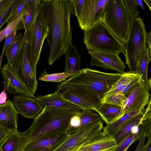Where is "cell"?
Returning a JSON list of instances; mask_svg holds the SVG:
<instances>
[{
    "mask_svg": "<svg viewBox=\"0 0 151 151\" xmlns=\"http://www.w3.org/2000/svg\"><path fill=\"white\" fill-rule=\"evenodd\" d=\"M137 5L140 6L143 9L145 10V8L143 4L142 1L140 0H134Z\"/></svg>",
    "mask_w": 151,
    "mask_h": 151,
    "instance_id": "43",
    "label": "cell"
},
{
    "mask_svg": "<svg viewBox=\"0 0 151 151\" xmlns=\"http://www.w3.org/2000/svg\"><path fill=\"white\" fill-rule=\"evenodd\" d=\"M123 1L131 19L132 20L138 17V7L134 0H124Z\"/></svg>",
    "mask_w": 151,
    "mask_h": 151,
    "instance_id": "35",
    "label": "cell"
},
{
    "mask_svg": "<svg viewBox=\"0 0 151 151\" xmlns=\"http://www.w3.org/2000/svg\"><path fill=\"white\" fill-rule=\"evenodd\" d=\"M150 61L147 56V47L146 45L138 65L137 74L140 76L141 79L148 88L147 70L148 65Z\"/></svg>",
    "mask_w": 151,
    "mask_h": 151,
    "instance_id": "30",
    "label": "cell"
},
{
    "mask_svg": "<svg viewBox=\"0 0 151 151\" xmlns=\"http://www.w3.org/2000/svg\"><path fill=\"white\" fill-rule=\"evenodd\" d=\"M147 137V135L146 134L139 139V144L135 151H143L145 140Z\"/></svg>",
    "mask_w": 151,
    "mask_h": 151,
    "instance_id": "40",
    "label": "cell"
},
{
    "mask_svg": "<svg viewBox=\"0 0 151 151\" xmlns=\"http://www.w3.org/2000/svg\"><path fill=\"white\" fill-rule=\"evenodd\" d=\"M12 101L18 113L24 118L35 119L43 109L35 98L30 97L22 94H14Z\"/></svg>",
    "mask_w": 151,
    "mask_h": 151,
    "instance_id": "15",
    "label": "cell"
},
{
    "mask_svg": "<svg viewBox=\"0 0 151 151\" xmlns=\"http://www.w3.org/2000/svg\"><path fill=\"white\" fill-rule=\"evenodd\" d=\"M138 75L130 73L128 71L122 74L119 79L112 86L109 90L104 95L103 97L120 92L127 84Z\"/></svg>",
    "mask_w": 151,
    "mask_h": 151,
    "instance_id": "27",
    "label": "cell"
},
{
    "mask_svg": "<svg viewBox=\"0 0 151 151\" xmlns=\"http://www.w3.org/2000/svg\"><path fill=\"white\" fill-rule=\"evenodd\" d=\"M129 147H127L124 151H126L127 150V149H128V148Z\"/></svg>",
    "mask_w": 151,
    "mask_h": 151,
    "instance_id": "48",
    "label": "cell"
},
{
    "mask_svg": "<svg viewBox=\"0 0 151 151\" xmlns=\"http://www.w3.org/2000/svg\"><path fill=\"white\" fill-rule=\"evenodd\" d=\"M96 111L106 124L114 122L123 114L121 108L106 103H102Z\"/></svg>",
    "mask_w": 151,
    "mask_h": 151,
    "instance_id": "23",
    "label": "cell"
},
{
    "mask_svg": "<svg viewBox=\"0 0 151 151\" xmlns=\"http://www.w3.org/2000/svg\"><path fill=\"white\" fill-rule=\"evenodd\" d=\"M143 1L149 7L150 10H151V0H143Z\"/></svg>",
    "mask_w": 151,
    "mask_h": 151,
    "instance_id": "44",
    "label": "cell"
},
{
    "mask_svg": "<svg viewBox=\"0 0 151 151\" xmlns=\"http://www.w3.org/2000/svg\"><path fill=\"white\" fill-rule=\"evenodd\" d=\"M30 0H22L12 14L7 22V25L10 24L21 14L26 5L31 1Z\"/></svg>",
    "mask_w": 151,
    "mask_h": 151,
    "instance_id": "36",
    "label": "cell"
},
{
    "mask_svg": "<svg viewBox=\"0 0 151 151\" xmlns=\"http://www.w3.org/2000/svg\"><path fill=\"white\" fill-rule=\"evenodd\" d=\"M124 94L119 92L111 95L105 96L101 99V103H106L122 108L126 100Z\"/></svg>",
    "mask_w": 151,
    "mask_h": 151,
    "instance_id": "33",
    "label": "cell"
},
{
    "mask_svg": "<svg viewBox=\"0 0 151 151\" xmlns=\"http://www.w3.org/2000/svg\"><path fill=\"white\" fill-rule=\"evenodd\" d=\"M12 0H2L0 2V14L9 5Z\"/></svg>",
    "mask_w": 151,
    "mask_h": 151,
    "instance_id": "41",
    "label": "cell"
},
{
    "mask_svg": "<svg viewBox=\"0 0 151 151\" xmlns=\"http://www.w3.org/2000/svg\"><path fill=\"white\" fill-rule=\"evenodd\" d=\"M140 78V76L138 75L127 84L120 92L125 95V96L127 95L135 87Z\"/></svg>",
    "mask_w": 151,
    "mask_h": 151,
    "instance_id": "37",
    "label": "cell"
},
{
    "mask_svg": "<svg viewBox=\"0 0 151 151\" xmlns=\"http://www.w3.org/2000/svg\"><path fill=\"white\" fill-rule=\"evenodd\" d=\"M27 141L24 132L12 131L0 145V149L1 151H21Z\"/></svg>",
    "mask_w": 151,
    "mask_h": 151,
    "instance_id": "20",
    "label": "cell"
},
{
    "mask_svg": "<svg viewBox=\"0 0 151 151\" xmlns=\"http://www.w3.org/2000/svg\"><path fill=\"white\" fill-rule=\"evenodd\" d=\"M148 85L149 86V90L150 91L151 90V79L150 78L149 80H148Z\"/></svg>",
    "mask_w": 151,
    "mask_h": 151,
    "instance_id": "46",
    "label": "cell"
},
{
    "mask_svg": "<svg viewBox=\"0 0 151 151\" xmlns=\"http://www.w3.org/2000/svg\"><path fill=\"white\" fill-rule=\"evenodd\" d=\"M146 44L147 48H151V31L147 32Z\"/></svg>",
    "mask_w": 151,
    "mask_h": 151,
    "instance_id": "42",
    "label": "cell"
},
{
    "mask_svg": "<svg viewBox=\"0 0 151 151\" xmlns=\"http://www.w3.org/2000/svg\"><path fill=\"white\" fill-rule=\"evenodd\" d=\"M30 61L35 71L39 60L42 47L49 32L48 17L45 0H40L35 19L29 30Z\"/></svg>",
    "mask_w": 151,
    "mask_h": 151,
    "instance_id": "6",
    "label": "cell"
},
{
    "mask_svg": "<svg viewBox=\"0 0 151 151\" xmlns=\"http://www.w3.org/2000/svg\"><path fill=\"white\" fill-rule=\"evenodd\" d=\"M47 6L49 32L46 40L50 47L47 61L50 65L60 58L71 43L70 18L72 0H45Z\"/></svg>",
    "mask_w": 151,
    "mask_h": 151,
    "instance_id": "1",
    "label": "cell"
},
{
    "mask_svg": "<svg viewBox=\"0 0 151 151\" xmlns=\"http://www.w3.org/2000/svg\"><path fill=\"white\" fill-rule=\"evenodd\" d=\"M1 69L0 73L4 81V89L14 95L21 93L31 98L35 97L9 63H5Z\"/></svg>",
    "mask_w": 151,
    "mask_h": 151,
    "instance_id": "13",
    "label": "cell"
},
{
    "mask_svg": "<svg viewBox=\"0 0 151 151\" xmlns=\"http://www.w3.org/2000/svg\"><path fill=\"white\" fill-rule=\"evenodd\" d=\"M137 132H132L117 146L114 151H124L134 142L145 135L146 134L147 137L151 136V115L146 117L139 124Z\"/></svg>",
    "mask_w": 151,
    "mask_h": 151,
    "instance_id": "19",
    "label": "cell"
},
{
    "mask_svg": "<svg viewBox=\"0 0 151 151\" xmlns=\"http://www.w3.org/2000/svg\"><path fill=\"white\" fill-rule=\"evenodd\" d=\"M79 112L54 107H45L24 132L27 142L44 134L67 133L71 118Z\"/></svg>",
    "mask_w": 151,
    "mask_h": 151,
    "instance_id": "3",
    "label": "cell"
},
{
    "mask_svg": "<svg viewBox=\"0 0 151 151\" xmlns=\"http://www.w3.org/2000/svg\"><path fill=\"white\" fill-rule=\"evenodd\" d=\"M122 74L104 73L88 68H83L61 82L57 86L55 91L78 88L89 90L96 93L102 99Z\"/></svg>",
    "mask_w": 151,
    "mask_h": 151,
    "instance_id": "2",
    "label": "cell"
},
{
    "mask_svg": "<svg viewBox=\"0 0 151 151\" xmlns=\"http://www.w3.org/2000/svg\"><path fill=\"white\" fill-rule=\"evenodd\" d=\"M147 32L142 19L139 17L132 20L124 44L126 64L130 73L137 74V68L146 44Z\"/></svg>",
    "mask_w": 151,
    "mask_h": 151,
    "instance_id": "5",
    "label": "cell"
},
{
    "mask_svg": "<svg viewBox=\"0 0 151 151\" xmlns=\"http://www.w3.org/2000/svg\"><path fill=\"white\" fill-rule=\"evenodd\" d=\"M117 146L113 137L107 135L93 143L80 146L71 151H114Z\"/></svg>",
    "mask_w": 151,
    "mask_h": 151,
    "instance_id": "21",
    "label": "cell"
},
{
    "mask_svg": "<svg viewBox=\"0 0 151 151\" xmlns=\"http://www.w3.org/2000/svg\"><path fill=\"white\" fill-rule=\"evenodd\" d=\"M83 42L88 50L125 53L124 44L119 41L102 22L84 30Z\"/></svg>",
    "mask_w": 151,
    "mask_h": 151,
    "instance_id": "4",
    "label": "cell"
},
{
    "mask_svg": "<svg viewBox=\"0 0 151 151\" xmlns=\"http://www.w3.org/2000/svg\"><path fill=\"white\" fill-rule=\"evenodd\" d=\"M74 74L68 73H57L48 74L45 70L38 78L40 81L52 82H61L65 81Z\"/></svg>",
    "mask_w": 151,
    "mask_h": 151,
    "instance_id": "31",
    "label": "cell"
},
{
    "mask_svg": "<svg viewBox=\"0 0 151 151\" xmlns=\"http://www.w3.org/2000/svg\"><path fill=\"white\" fill-rule=\"evenodd\" d=\"M11 132L0 127V145L5 141Z\"/></svg>",
    "mask_w": 151,
    "mask_h": 151,
    "instance_id": "39",
    "label": "cell"
},
{
    "mask_svg": "<svg viewBox=\"0 0 151 151\" xmlns=\"http://www.w3.org/2000/svg\"><path fill=\"white\" fill-rule=\"evenodd\" d=\"M64 54L65 55V66L63 72L74 74L79 71L81 58L77 48L70 43Z\"/></svg>",
    "mask_w": 151,
    "mask_h": 151,
    "instance_id": "22",
    "label": "cell"
},
{
    "mask_svg": "<svg viewBox=\"0 0 151 151\" xmlns=\"http://www.w3.org/2000/svg\"><path fill=\"white\" fill-rule=\"evenodd\" d=\"M18 114L10 100L0 104V127L10 132L17 130Z\"/></svg>",
    "mask_w": 151,
    "mask_h": 151,
    "instance_id": "18",
    "label": "cell"
},
{
    "mask_svg": "<svg viewBox=\"0 0 151 151\" xmlns=\"http://www.w3.org/2000/svg\"><path fill=\"white\" fill-rule=\"evenodd\" d=\"M109 0H84L79 25L87 30L102 22L106 5Z\"/></svg>",
    "mask_w": 151,
    "mask_h": 151,
    "instance_id": "10",
    "label": "cell"
},
{
    "mask_svg": "<svg viewBox=\"0 0 151 151\" xmlns=\"http://www.w3.org/2000/svg\"><path fill=\"white\" fill-rule=\"evenodd\" d=\"M2 0H0V2Z\"/></svg>",
    "mask_w": 151,
    "mask_h": 151,
    "instance_id": "49",
    "label": "cell"
},
{
    "mask_svg": "<svg viewBox=\"0 0 151 151\" xmlns=\"http://www.w3.org/2000/svg\"><path fill=\"white\" fill-rule=\"evenodd\" d=\"M22 0H12L9 5L0 14V31L2 26L7 22L11 16Z\"/></svg>",
    "mask_w": 151,
    "mask_h": 151,
    "instance_id": "32",
    "label": "cell"
},
{
    "mask_svg": "<svg viewBox=\"0 0 151 151\" xmlns=\"http://www.w3.org/2000/svg\"><path fill=\"white\" fill-rule=\"evenodd\" d=\"M91 58L90 65L101 67L104 70L112 69L124 74L125 63L119 55L110 52L89 51Z\"/></svg>",
    "mask_w": 151,
    "mask_h": 151,
    "instance_id": "14",
    "label": "cell"
},
{
    "mask_svg": "<svg viewBox=\"0 0 151 151\" xmlns=\"http://www.w3.org/2000/svg\"><path fill=\"white\" fill-rule=\"evenodd\" d=\"M69 135L66 133L44 134L27 142L22 151H54L63 143Z\"/></svg>",
    "mask_w": 151,
    "mask_h": 151,
    "instance_id": "11",
    "label": "cell"
},
{
    "mask_svg": "<svg viewBox=\"0 0 151 151\" xmlns=\"http://www.w3.org/2000/svg\"><path fill=\"white\" fill-rule=\"evenodd\" d=\"M18 29H16L8 35L6 37L4 45L2 51L4 52L6 49L9 46L17 35Z\"/></svg>",
    "mask_w": 151,
    "mask_h": 151,
    "instance_id": "38",
    "label": "cell"
},
{
    "mask_svg": "<svg viewBox=\"0 0 151 151\" xmlns=\"http://www.w3.org/2000/svg\"><path fill=\"white\" fill-rule=\"evenodd\" d=\"M21 151H22V150H21Z\"/></svg>",
    "mask_w": 151,
    "mask_h": 151,
    "instance_id": "51",
    "label": "cell"
},
{
    "mask_svg": "<svg viewBox=\"0 0 151 151\" xmlns=\"http://www.w3.org/2000/svg\"><path fill=\"white\" fill-rule=\"evenodd\" d=\"M29 31L24 33L22 43L14 61L12 67L26 86L34 95L38 87L37 74L29 58Z\"/></svg>",
    "mask_w": 151,
    "mask_h": 151,
    "instance_id": "8",
    "label": "cell"
},
{
    "mask_svg": "<svg viewBox=\"0 0 151 151\" xmlns=\"http://www.w3.org/2000/svg\"><path fill=\"white\" fill-rule=\"evenodd\" d=\"M104 127L101 119L86 124L70 135L67 139L54 151H71L98 140L106 136L102 131Z\"/></svg>",
    "mask_w": 151,
    "mask_h": 151,
    "instance_id": "9",
    "label": "cell"
},
{
    "mask_svg": "<svg viewBox=\"0 0 151 151\" xmlns=\"http://www.w3.org/2000/svg\"><path fill=\"white\" fill-rule=\"evenodd\" d=\"M58 92L60 94L63 98L81 106L83 109H91L96 111L99 108L79 97L67 91Z\"/></svg>",
    "mask_w": 151,
    "mask_h": 151,
    "instance_id": "29",
    "label": "cell"
},
{
    "mask_svg": "<svg viewBox=\"0 0 151 151\" xmlns=\"http://www.w3.org/2000/svg\"><path fill=\"white\" fill-rule=\"evenodd\" d=\"M78 115L80 124L78 129L86 124L97 122L101 119L99 114L96 110L93 109H82L79 112Z\"/></svg>",
    "mask_w": 151,
    "mask_h": 151,
    "instance_id": "28",
    "label": "cell"
},
{
    "mask_svg": "<svg viewBox=\"0 0 151 151\" xmlns=\"http://www.w3.org/2000/svg\"><path fill=\"white\" fill-rule=\"evenodd\" d=\"M40 0H32L26 6L27 12L19 22L22 28L25 32L28 31L36 14Z\"/></svg>",
    "mask_w": 151,
    "mask_h": 151,
    "instance_id": "24",
    "label": "cell"
},
{
    "mask_svg": "<svg viewBox=\"0 0 151 151\" xmlns=\"http://www.w3.org/2000/svg\"><path fill=\"white\" fill-rule=\"evenodd\" d=\"M142 111L134 110L123 114L114 122L106 124L104 127L103 132L106 136H111L124 123Z\"/></svg>",
    "mask_w": 151,
    "mask_h": 151,
    "instance_id": "25",
    "label": "cell"
},
{
    "mask_svg": "<svg viewBox=\"0 0 151 151\" xmlns=\"http://www.w3.org/2000/svg\"><path fill=\"white\" fill-rule=\"evenodd\" d=\"M4 53V52L2 51V53L1 54V55L0 56V70L1 69V64L2 62V58L3 57V54Z\"/></svg>",
    "mask_w": 151,
    "mask_h": 151,
    "instance_id": "45",
    "label": "cell"
},
{
    "mask_svg": "<svg viewBox=\"0 0 151 151\" xmlns=\"http://www.w3.org/2000/svg\"><path fill=\"white\" fill-rule=\"evenodd\" d=\"M35 98L39 101L43 109L51 107L76 111H80L83 109L81 106L63 98L56 91L45 96L38 95Z\"/></svg>",
    "mask_w": 151,
    "mask_h": 151,
    "instance_id": "17",
    "label": "cell"
},
{
    "mask_svg": "<svg viewBox=\"0 0 151 151\" xmlns=\"http://www.w3.org/2000/svg\"><path fill=\"white\" fill-rule=\"evenodd\" d=\"M151 103L150 99L146 108L124 123L111 136L117 146L130 134L134 127L138 126L146 117L151 115Z\"/></svg>",
    "mask_w": 151,
    "mask_h": 151,
    "instance_id": "16",
    "label": "cell"
},
{
    "mask_svg": "<svg viewBox=\"0 0 151 151\" xmlns=\"http://www.w3.org/2000/svg\"><path fill=\"white\" fill-rule=\"evenodd\" d=\"M132 20L122 0H109L102 22L121 42L125 44Z\"/></svg>",
    "mask_w": 151,
    "mask_h": 151,
    "instance_id": "7",
    "label": "cell"
},
{
    "mask_svg": "<svg viewBox=\"0 0 151 151\" xmlns=\"http://www.w3.org/2000/svg\"><path fill=\"white\" fill-rule=\"evenodd\" d=\"M0 151H1V150L0 149Z\"/></svg>",
    "mask_w": 151,
    "mask_h": 151,
    "instance_id": "50",
    "label": "cell"
},
{
    "mask_svg": "<svg viewBox=\"0 0 151 151\" xmlns=\"http://www.w3.org/2000/svg\"><path fill=\"white\" fill-rule=\"evenodd\" d=\"M143 151H151V149L149 147H146L144 148Z\"/></svg>",
    "mask_w": 151,
    "mask_h": 151,
    "instance_id": "47",
    "label": "cell"
},
{
    "mask_svg": "<svg viewBox=\"0 0 151 151\" xmlns=\"http://www.w3.org/2000/svg\"><path fill=\"white\" fill-rule=\"evenodd\" d=\"M27 12L26 7L21 14L12 23L0 31V42L10 33L15 30Z\"/></svg>",
    "mask_w": 151,
    "mask_h": 151,
    "instance_id": "34",
    "label": "cell"
},
{
    "mask_svg": "<svg viewBox=\"0 0 151 151\" xmlns=\"http://www.w3.org/2000/svg\"><path fill=\"white\" fill-rule=\"evenodd\" d=\"M22 40V34L21 32H19L4 52L8 62L12 66L21 45Z\"/></svg>",
    "mask_w": 151,
    "mask_h": 151,
    "instance_id": "26",
    "label": "cell"
},
{
    "mask_svg": "<svg viewBox=\"0 0 151 151\" xmlns=\"http://www.w3.org/2000/svg\"><path fill=\"white\" fill-rule=\"evenodd\" d=\"M149 91L140 78L134 89L126 96V99L122 108L123 114L134 110L143 111L150 99Z\"/></svg>",
    "mask_w": 151,
    "mask_h": 151,
    "instance_id": "12",
    "label": "cell"
}]
</instances>
